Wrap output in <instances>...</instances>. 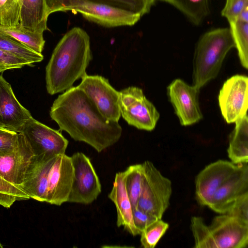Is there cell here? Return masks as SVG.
Returning a JSON list of instances; mask_svg holds the SVG:
<instances>
[{
    "label": "cell",
    "instance_id": "19",
    "mask_svg": "<svg viewBox=\"0 0 248 248\" xmlns=\"http://www.w3.org/2000/svg\"><path fill=\"white\" fill-rule=\"evenodd\" d=\"M21 4L20 26L39 33L48 30V15L45 0H20Z\"/></svg>",
    "mask_w": 248,
    "mask_h": 248
},
{
    "label": "cell",
    "instance_id": "6",
    "mask_svg": "<svg viewBox=\"0 0 248 248\" xmlns=\"http://www.w3.org/2000/svg\"><path fill=\"white\" fill-rule=\"evenodd\" d=\"M121 114L128 124L140 130H153L160 114L141 89L130 86L120 92Z\"/></svg>",
    "mask_w": 248,
    "mask_h": 248
},
{
    "label": "cell",
    "instance_id": "26",
    "mask_svg": "<svg viewBox=\"0 0 248 248\" xmlns=\"http://www.w3.org/2000/svg\"><path fill=\"white\" fill-rule=\"evenodd\" d=\"M142 164L129 166L125 171V186L132 208L137 207L142 180Z\"/></svg>",
    "mask_w": 248,
    "mask_h": 248
},
{
    "label": "cell",
    "instance_id": "9",
    "mask_svg": "<svg viewBox=\"0 0 248 248\" xmlns=\"http://www.w3.org/2000/svg\"><path fill=\"white\" fill-rule=\"evenodd\" d=\"M248 78L235 75L223 83L218 96L222 117L228 124L234 123L247 114Z\"/></svg>",
    "mask_w": 248,
    "mask_h": 248
},
{
    "label": "cell",
    "instance_id": "7",
    "mask_svg": "<svg viewBox=\"0 0 248 248\" xmlns=\"http://www.w3.org/2000/svg\"><path fill=\"white\" fill-rule=\"evenodd\" d=\"M71 158L74 176L67 202L91 203L101 192L99 179L89 158L85 154L77 152Z\"/></svg>",
    "mask_w": 248,
    "mask_h": 248
},
{
    "label": "cell",
    "instance_id": "3",
    "mask_svg": "<svg viewBox=\"0 0 248 248\" xmlns=\"http://www.w3.org/2000/svg\"><path fill=\"white\" fill-rule=\"evenodd\" d=\"M234 47L229 28L206 32L199 39L193 60V85L201 89L219 73L228 52Z\"/></svg>",
    "mask_w": 248,
    "mask_h": 248
},
{
    "label": "cell",
    "instance_id": "2",
    "mask_svg": "<svg viewBox=\"0 0 248 248\" xmlns=\"http://www.w3.org/2000/svg\"><path fill=\"white\" fill-rule=\"evenodd\" d=\"M92 55L90 38L79 27L67 31L55 47L46 68V88L51 95L64 92L86 74Z\"/></svg>",
    "mask_w": 248,
    "mask_h": 248
},
{
    "label": "cell",
    "instance_id": "21",
    "mask_svg": "<svg viewBox=\"0 0 248 248\" xmlns=\"http://www.w3.org/2000/svg\"><path fill=\"white\" fill-rule=\"evenodd\" d=\"M47 13L61 11L64 5L72 0H45ZM101 3L128 10L140 15L142 16L148 13L155 4V0H82Z\"/></svg>",
    "mask_w": 248,
    "mask_h": 248
},
{
    "label": "cell",
    "instance_id": "1",
    "mask_svg": "<svg viewBox=\"0 0 248 248\" xmlns=\"http://www.w3.org/2000/svg\"><path fill=\"white\" fill-rule=\"evenodd\" d=\"M50 116L60 130L75 140L88 144L98 153L116 143L122 135L119 123L106 119L93 101L77 86L58 96L51 107Z\"/></svg>",
    "mask_w": 248,
    "mask_h": 248
},
{
    "label": "cell",
    "instance_id": "11",
    "mask_svg": "<svg viewBox=\"0 0 248 248\" xmlns=\"http://www.w3.org/2000/svg\"><path fill=\"white\" fill-rule=\"evenodd\" d=\"M34 155L65 154L68 141L59 130L52 129L32 117L20 129Z\"/></svg>",
    "mask_w": 248,
    "mask_h": 248
},
{
    "label": "cell",
    "instance_id": "27",
    "mask_svg": "<svg viewBox=\"0 0 248 248\" xmlns=\"http://www.w3.org/2000/svg\"><path fill=\"white\" fill-rule=\"evenodd\" d=\"M190 228L194 238L195 248H217L209 226L200 217H192Z\"/></svg>",
    "mask_w": 248,
    "mask_h": 248
},
{
    "label": "cell",
    "instance_id": "39",
    "mask_svg": "<svg viewBox=\"0 0 248 248\" xmlns=\"http://www.w3.org/2000/svg\"></svg>",
    "mask_w": 248,
    "mask_h": 248
},
{
    "label": "cell",
    "instance_id": "8",
    "mask_svg": "<svg viewBox=\"0 0 248 248\" xmlns=\"http://www.w3.org/2000/svg\"><path fill=\"white\" fill-rule=\"evenodd\" d=\"M77 87L93 101L108 120L118 122L121 114L120 92L116 90L108 79L99 75L86 74Z\"/></svg>",
    "mask_w": 248,
    "mask_h": 248
},
{
    "label": "cell",
    "instance_id": "32",
    "mask_svg": "<svg viewBox=\"0 0 248 248\" xmlns=\"http://www.w3.org/2000/svg\"><path fill=\"white\" fill-rule=\"evenodd\" d=\"M18 133L0 128V156L12 152L18 143Z\"/></svg>",
    "mask_w": 248,
    "mask_h": 248
},
{
    "label": "cell",
    "instance_id": "18",
    "mask_svg": "<svg viewBox=\"0 0 248 248\" xmlns=\"http://www.w3.org/2000/svg\"><path fill=\"white\" fill-rule=\"evenodd\" d=\"M125 171L115 175L112 188L108 197L115 205L117 211V226H123L133 236L140 234L133 218V208L125 186Z\"/></svg>",
    "mask_w": 248,
    "mask_h": 248
},
{
    "label": "cell",
    "instance_id": "23",
    "mask_svg": "<svg viewBox=\"0 0 248 248\" xmlns=\"http://www.w3.org/2000/svg\"><path fill=\"white\" fill-rule=\"evenodd\" d=\"M0 31L14 38L34 52L42 54L45 44L43 33L29 31L20 25L15 27L0 26Z\"/></svg>",
    "mask_w": 248,
    "mask_h": 248
},
{
    "label": "cell",
    "instance_id": "10",
    "mask_svg": "<svg viewBox=\"0 0 248 248\" xmlns=\"http://www.w3.org/2000/svg\"><path fill=\"white\" fill-rule=\"evenodd\" d=\"M167 95L180 124L188 126L202 118L200 107V89L180 78L174 79L167 87Z\"/></svg>",
    "mask_w": 248,
    "mask_h": 248
},
{
    "label": "cell",
    "instance_id": "37",
    "mask_svg": "<svg viewBox=\"0 0 248 248\" xmlns=\"http://www.w3.org/2000/svg\"><path fill=\"white\" fill-rule=\"evenodd\" d=\"M0 128H4L3 124L1 123V122L0 121Z\"/></svg>",
    "mask_w": 248,
    "mask_h": 248
},
{
    "label": "cell",
    "instance_id": "13",
    "mask_svg": "<svg viewBox=\"0 0 248 248\" xmlns=\"http://www.w3.org/2000/svg\"><path fill=\"white\" fill-rule=\"evenodd\" d=\"M217 248H244L248 245V222L227 214L215 217L209 225Z\"/></svg>",
    "mask_w": 248,
    "mask_h": 248
},
{
    "label": "cell",
    "instance_id": "17",
    "mask_svg": "<svg viewBox=\"0 0 248 248\" xmlns=\"http://www.w3.org/2000/svg\"><path fill=\"white\" fill-rule=\"evenodd\" d=\"M32 116L16 97L11 85L0 75V121L4 127L19 133Z\"/></svg>",
    "mask_w": 248,
    "mask_h": 248
},
{
    "label": "cell",
    "instance_id": "20",
    "mask_svg": "<svg viewBox=\"0 0 248 248\" xmlns=\"http://www.w3.org/2000/svg\"><path fill=\"white\" fill-rule=\"evenodd\" d=\"M229 137L228 157L235 164L248 162V117L247 114L235 121Z\"/></svg>",
    "mask_w": 248,
    "mask_h": 248
},
{
    "label": "cell",
    "instance_id": "12",
    "mask_svg": "<svg viewBox=\"0 0 248 248\" xmlns=\"http://www.w3.org/2000/svg\"><path fill=\"white\" fill-rule=\"evenodd\" d=\"M239 164L219 159L206 166L195 179V195L198 202L208 206L217 190L235 172Z\"/></svg>",
    "mask_w": 248,
    "mask_h": 248
},
{
    "label": "cell",
    "instance_id": "28",
    "mask_svg": "<svg viewBox=\"0 0 248 248\" xmlns=\"http://www.w3.org/2000/svg\"><path fill=\"white\" fill-rule=\"evenodd\" d=\"M20 0H0V26L15 27L20 24Z\"/></svg>",
    "mask_w": 248,
    "mask_h": 248
},
{
    "label": "cell",
    "instance_id": "35",
    "mask_svg": "<svg viewBox=\"0 0 248 248\" xmlns=\"http://www.w3.org/2000/svg\"><path fill=\"white\" fill-rule=\"evenodd\" d=\"M133 218L135 227L140 233L147 227L159 219L138 207L133 208Z\"/></svg>",
    "mask_w": 248,
    "mask_h": 248
},
{
    "label": "cell",
    "instance_id": "33",
    "mask_svg": "<svg viewBox=\"0 0 248 248\" xmlns=\"http://www.w3.org/2000/svg\"><path fill=\"white\" fill-rule=\"evenodd\" d=\"M28 65H31L29 62L12 54L0 50V73L9 69L20 68Z\"/></svg>",
    "mask_w": 248,
    "mask_h": 248
},
{
    "label": "cell",
    "instance_id": "29",
    "mask_svg": "<svg viewBox=\"0 0 248 248\" xmlns=\"http://www.w3.org/2000/svg\"><path fill=\"white\" fill-rule=\"evenodd\" d=\"M30 198L18 186L9 182L0 175V205L10 208L16 201Z\"/></svg>",
    "mask_w": 248,
    "mask_h": 248
},
{
    "label": "cell",
    "instance_id": "15",
    "mask_svg": "<svg viewBox=\"0 0 248 248\" xmlns=\"http://www.w3.org/2000/svg\"><path fill=\"white\" fill-rule=\"evenodd\" d=\"M34 156L24 136L18 133V143L16 148L12 152L0 156V175L19 187Z\"/></svg>",
    "mask_w": 248,
    "mask_h": 248
},
{
    "label": "cell",
    "instance_id": "25",
    "mask_svg": "<svg viewBox=\"0 0 248 248\" xmlns=\"http://www.w3.org/2000/svg\"><path fill=\"white\" fill-rule=\"evenodd\" d=\"M230 30L236 48L240 62L248 68V23L235 21L229 23Z\"/></svg>",
    "mask_w": 248,
    "mask_h": 248
},
{
    "label": "cell",
    "instance_id": "24",
    "mask_svg": "<svg viewBox=\"0 0 248 248\" xmlns=\"http://www.w3.org/2000/svg\"><path fill=\"white\" fill-rule=\"evenodd\" d=\"M0 50L12 54L31 64L41 62L44 56L27 47L14 38L0 31Z\"/></svg>",
    "mask_w": 248,
    "mask_h": 248
},
{
    "label": "cell",
    "instance_id": "16",
    "mask_svg": "<svg viewBox=\"0 0 248 248\" xmlns=\"http://www.w3.org/2000/svg\"><path fill=\"white\" fill-rule=\"evenodd\" d=\"M248 192V163L239 164L235 172L217 190L208 207L217 213L226 214L234 201Z\"/></svg>",
    "mask_w": 248,
    "mask_h": 248
},
{
    "label": "cell",
    "instance_id": "5",
    "mask_svg": "<svg viewBox=\"0 0 248 248\" xmlns=\"http://www.w3.org/2000/svg\"><path fill=\"white\" fill-rule=\"evenodd\" d=\"M67 11L79 13L87 20L108 28L133 26L142 17L125 9L82 0L69 1L61 11Z\"/></svg>",
    "mask_w": 248,
    "mask_h": 248
},
{
    "label": "cell",
    "instance_id": "36",
    "mask_svg": "<svg viewBox=\"0 0 248 248\" xmlns=\"http://www.w3.org/2000/svg\"><path fill=\"white\" fill-rule=\"evenodd\" d=\"M236 21L248 23V8H246L240 14Z\"/></svg>",
    "mask_w": 248,
    "mask_h": 248
},
{
    "label": "cell",
    "instance_id": "31",
    "mask_svg": "<svg viewBox=\"0 0 248 248\" xmlns=\"http://www.w3.org/2000/svg\"><path fill=\"white\" fill-rule=\"evenodd\" d=\"M247 8L248 0H226L221 14L230 23L235 21L240 14Z\"/></svg>",
    "mask_w": 248,
    "mask_h": 248
},
{
    "label": "cell",
    "instance_id": "14",
    "mask_svg": "<svg viewBox=\"0 0 248 248\" xmlns=\"http://www.w3.org/2000/svg\"><path fill=\"white\" fill-rule=\"evenodd\" d=\"M74 176L71 158L65 154L57 155L46 176V202L61 205L67 202Z\"/></svg>",
    "mask_w": 248,
    "mask_h": 248
},
{
    "label": "cell",
    "instance_id": "38",
    "mask_svg": "<svg viewBox=\"0 0 248 248\" xmlns=\"http://www.w3.org/2000/svg\"><path fill=\"white\" fill-rule=\"evenodd\" d=\"M3 246L1 245V244L0 243V248H2Z\"/></svg>",
    "mask_w": 248,
    "mask_h": 248
},
{
    "label": "cell",
    "instance_id": "30",
    "mask_svg": "<svg viewBox=\"0 0 248 248\" xmlns=\"http://www.w3.org/2000/svg\"><path fill=\"white\" fill-rule=\"evenodd\" d=\"M169 227L168 223L158 219L141 232V246L144 248H155Z\"/></svg>",
    "mask_w": 248,
    "mask_h": 248
},
{
    "label": "cell",
    "instance_id": "4",
    "mask_svg": "<svg viewBox=\"0 0 248 248\" xmlns=\"http://www.w3.org/2000/svg\"><path fill=\"white\" fill-rule=\"evenodd\" d=\"M142 186L137 207L161 219L170 205L171 181L164 176L152 162L142 164Z\"/></svg>",
    "mask_w": 248,
    "mask_h": 248
},
{
    "label": "cell",
    "instance_id": "34",
    "mask_svg": "<svg viewBox=\"0 0 248 248\" xmlns=\"http://www.w3.org/2000/svg\"><path fill=\"white\" fill-rule=\"evenodd\" d=\"M226 214L248 222V192L238 198Z\"/></svg>",
    "mask_w": 248,
    "mask_h": 248
},
{
    "label": "cell",
    "instance_id": "22",
    "mask_svg": "<svg viewBox=\"0 0 248 248\" xmlns=\"http://www.w3.org/2000/svg\"><path fill=\"white\" fill-rule=\"evenodd\" d=\"M159 0L172 5L196 25L201 24L210 12V0Z\"/></svg>",
    "mask_w": 248,
    "mask_h": 248
}]
</instances>
